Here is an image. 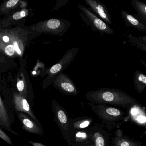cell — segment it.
<instances>
[{
	"label": "cell",
	"instance_id": "obj_13",
	"mask_svg": "<svg viewBox=\"0 0 146 146\" xmlns=\"http://www.w3.org/2000/svg\"><path fill=\"white\" fill-rule=\"evenodd\" d=\"M85 2L100 17L111 25L112 20L108 9L104 4L98 0H85Z\"/></svg>",
	"mask_w": 146,
	"mask_h": 146
},
{
	"label": "cell",
	"instance_id": "obj_1",
	"mask_svg": "<svg viewBox=\"0 0 146 146\" xmlns=\"http://www.w3.org/2000/svg\"><path fill=\"white\" fill-rule=\"evenodd\" d=\"M86 98L93 103L111 105L127 109L139 103L127 93L115 88H102L88 92Z\"/></svg>",
	"mask_w": 146,
	"mask_h": 146
},
{
	"label": "cell",
	"instance_id": "obj_24",
	"mask_svg": "<svg viewBox=\"0 0 146 146\" xmlns=\"http://www.w3.org/2000/svg\"><path fill=\"white\" fill-rule=\"evenodd\" d=\"M13 45H14L15 51L17 52V54L19 55H22V51H21V49L20 48L19 43H18V42L17 41H14L13 42Z\"/></svg>",
	"mask_w": 146,
	"mask_h": 146
},
{
	"label": "cell",
	"instance_id": "obj_20",
	"mask_svg": "<svg viewBox=\"0 0 146 146\" xmlns=\"http://www.w3.org/2000/svg\"><path fill=\"white\" fill-rule=\"evenodd\" d=\"M126 34L128 40L132 45L141 51L146 52V44L140 40L137 37H135L130 33L128 32Z\"/></svg>",
	"mask_w": 146,
	"mask_h": 146
},
{
	"label": "cell",
	"instance_id": "obj_2",
	"mask_svg": "<svg viewBox=\"0 0 146 146\" xmlns=\"http://www.w3.org/2000/svg\"><path fill=\"white\" fill-rule=\"evenodd\" d=\"M97 116L102 121V125L108 131L119 129L123 123L127 121L126 115L123 111L104 104L88 103Z\"/></svg>",
	"mask_w": 146,
	"mask_h": 146
},
{
	"label": "cell",
	"instance_id": "obj_31",
	"mask_svg": "<svg viewBox=\"0 0 146 146\" xmlns=\"http://www.w3.org/2000/svg\"><path fill=\"white\" fill-rule=\"evenodd\" d=\"M146 129V127L145 128Z\"/></svg>",
	"mask_w": 146,
	"mask_h": 146
},
{
	"label": "cell",
	"instance_id": "obj_4",
	"mask_svg": "<svg viewBox=\"0 0 146 146\" xmlns=\"http://www.w3.org/2000/svg\"><path fill=\"white\" fill-rule=\"evenodd\" d=\"M79 50V48H74L67 51L63 57L57 63L46 70L47 77L43 81L44 90L47 89L55 78L66 68L77 55Z\"/></svg>",
	"mask_w": 146,
	"mask_h": 146
},
{
	"label": "cell",
	"instance_id": "obj_29",
	"mask_svg": "<svg viewBox=\"0 0 146 146\" xmlns=\"http://www.w3.org/2000/svg\"><path fill=\"white\" fill-rule=\"evenodd\" d=\"M145 67L146 69V61H145V60H143V59H141L139 61Z\"/></svg>",
	"mask_w": 146,
	"mask_h": 146
},
{
	"label": "cell",
	"instance_id": "obj_17",
	"mask_svg": "<svg viewBox=\"0 0 146 146\" xmlns=\"http://www.w3.org/2000/svg\"><path fill=\"white\" fill-rule=\"evenodd\" d=\"M131 4L134 9L137 12L133 15L146 23V3L140 0H132Z\"/></svg>",
	"mask_w": 146,
	"mask_h": 146
},
{
	"label": "cell",
	"instance_id": "obj_6",
	"mask_svg": "<svg viewBox=\"0 0 146 146\" xmlns=\"http://www.w3.org/2000/svg\"><path fill=\"white\" fill-rule=\"evenodd\" d=\"M91 136L84 146H111L109 131L98 122L90 127Z\"/></svg>",
	"mask_w": 146,
	"mask_h": 146
},
{
	"label": "cell",
	"instance_id": "obj_9",
	"mask_svg": "<svg viewBox=\"0 0 146 146\" xmlns=\"http://www.w3.org/2000/svg\"><path fill=\"white\" fill-rule=\"evenodd\" d=\"M127 121L139 127H146V110L139 103L134 104L127 109Z\"/></svg>",
	"mask_w": 146,
	"mask_h": 146
},
{
	"label": "cell",
	"instance_id": "obj_12",
	"mask_svg": "<svg viewBox=\"0 0 146 146\" xmlns=\"http://www.w3.org/2000/svg\"><path fill=\"white\" fill-rule=\"evenodd\" d=\"M111 146H146L141 142L135 141L127 135L124 134L123 131L117 129L110 139Z\"/></svg>",
	"mask_w": 146,
	"mask_h": 146
},
{
	"label": "cell",
	"instance_id": "obj_3",
	"mask_svg": "<svg viewBox=\"0 0 146 146\" xmlns=\"http://www.w3.org/2000/svg\"><path fill=\"white\" fill-rule=\"evenodd\" d=\"M52 110L55 121L59 127L62 135L69 146H74V132L72 126V119L68 115L66 111L55 100L52 101Z\"/></svg>",
	"mask_w": 146,
	"mask_h": 146
},
{
	"label": "cell",
	"instance_id": "obj_5",
	"mask_svg": "<svg viewBox=\"0 0 146 146\" xmlns=\"http://www.w3.org/2000/svg\"><path fill=\"white\" fill-rule=\"evenodd\" d=\"M69 21L60 19H51L35 24L33 29L43 33L62 36L70 27Z\"/></svg>",
	"mask_w": 146,
	"mask_h": 146
},
{
	"label": "cell",
	"instance_id": "obj_19",
	"mask_svg": "<svg viewBox=\"0 0 146 146\" xmlns=\"http://www.w3.org/2000/svg\"><path fill=\"white\" fill-rule=\"evenodd\" d=\"M133 81L137 92L142 93L146 88V75L141 71L137 70L135 73Z\"/></svg>",
	"mask_w": 146,
	"mask_h": 146
},
{
	"label": "cell",
	"instance_id": "obj_30",
	"mask_svg": "<svg viewBox=\"0 0 146 146\" xmlns=\"http://www.w3.org/2000/svg\"><path fill=\"white\" fill-rule=\"evenodd\" d=\"M24 146H28L26 145H24Z\"/></svg>",
	"mask_w": 146,
	"mask_h": 146
},
{
	"label": "cell",
	"instance_id": "obj_27",
	"mask_svg": "<svg viewBox=\"0 0 146 146\" xmlns=\"http://www.w3.org/2000/svg\"><path fill=\"white\" fill-rule=\"evenodd\" d=\"M138 38L141 41L146 44V36H140V37H138Z\"/></svg>",
	"mask_w": 146,
	"mask_h": 146
},
{
	"label": "cell",
	"instance_id": "obj_11",
	"mask_svg": "<svg viewBox=\"0 0 146 146\" xmlns=\"http://www.w3.org/2000/svg\"><path fill=\"white\" fill-rule=\"evenodd\" d=\"M12 96L14 113L15 112H21L25 113L39 125H41L40 122L33 113V111L32 109V106L30 103L25 97L21 96L17 92H15Z\"/></svg>",
	"mask_w": 146,
	"mask_h": 146
},
{
	"label": "cell",
	"instance_id": "obj_28",
	"mask_svg": "<svg viewBox=\"0 0 146 146\" xmlns=\"http://www.w3.org/2000/svg\"><path fill=\"white\" fill-rule=\"evenodd\" d=\"M2 39L3 41H4V42H5V43H7L9 40V38L7 36H3L2 37Z\"/></svg>",
	"mask_w": 146,
	"mask_h": 146
},
{
	"label": "cell",
	"instance_id": "obj_22",
	"mask_svg": "<svg viewBox=\"0 0 146 146\" xmlns=\"http://www.w3.org/2000/svg\"><path fill=\"white\" fill-rule=\"evenodd\" d=\"M4 51H5L6 55L9 56L13 55L14 54H15V51L14 45L12 44L7 45L5 47Z\"/></svg>",
	"mask_w": 146,
	"mask_h": 146
},
{
	"label": "cell",
	"instance_id": "obj_25",
	"mask_svg": "<svg viewBox=\"0 0 146 146\" xmlns=\"http://www.w3.org/2000/svg\"><path fill=\"white\" fill-rule=\"evenodd\" d=\"M19 0H10L7 2L6 7L7 8L14 7L19 2Z\"/></svg>",
	"mask_w": 146,
	"mask_h": 146
},
{
	"label": "cell",
	"instance_id": "obj_23",
	"mask_svg": "<svg viewBox=\"0 0 146 146\" xmlns=\"http://www.w3.org/2000/svg\"><path fill=\"white\" fill-rule=\"evenodd\" d=\"M27 13L25 11L17 12L13 15V18L15 20H19L26 16Z\"/></svg>",
	"mask_w": 146,
	"mask_h": 146
},
{
	"label": "cell",
	"instance_id": "obj_10",
	"mask_svg": "<svg viewBox=\"0 0 146 146\" xmlns=\"http://www.w3.org/2000/svg\"><path fill=\"white\" fill-rule=\"evenodd\" d=\"M15 114L19 121L23 130L31 133L43 135L44 130L42 125H39L25 113L15 112Z\"/></svg>",
	"mask_w": 146,
	"mask_h": 146
},
{
	"label": "cell",
	"instance_id": "obj_26",
	"mask_svg": "<svg viewBox=\"0 0 146 146\" xmlns=\"http://www.w3.org/2000/svg\"><path fill=\"white\" fill-rule=\"evenodd\" d=\"M28 142L29 144H31L33 146H46L39 142H33L30 141H28Z\"/></svg>",
	"mask_w": 146,
	"mask_h": 146
},
{
	"label": "cell",
	"instance_id": "obj_14",
	"mask_svg": "<svg viewBox=\"0 0 146 146\" xmlns=\"http://www.w3.org/2000/svg\"><path fill=\"white\" fill-rule=\"evenodd\" d=\"M12 125L8 111L0 94V128L6 129L15 135L21 137L18 133L12 129Z\"/></svg>",
	"mask_w": 146,
	"mask_h": 146
},
{
	"label": "cell",
	"instance_id": "obj_7",
	"mask_svg": "<svg viewBox=\"0 0 146 146\" xmlns=\"http://www.w3.org/2000/svg\"><path fill=\"white\" fill-rule=\"evenodd\" d=\"M56 89L65 95L76 96L78 91L74 83L68 75L63 73L58 75L53 81Z\"/></svg>",
	"mask_w": 146,
	"mask_h": 146
},
{
	"label": "cell",
	"instance_id": "obj_18",
	"mask_svg": "<svg viewBox=\"0 0 146 146\" xmlns=\"http://www.w3.org/2000/svg\"><path fill=\"white\" fill-rule=\"evenodd\" d=\"M93 121V119L91 117L86 116L72 119V126L74 132L89 127Z\"/></svg>",
	"mask_w": 146,
	"mask_h": 146
},
{
	"label": "cell",
	"instance_id": "obj_21",
	"mask_svg": "<svg viewBox=\"0 0 146 146\" xmlns=\"http://www.w3.org/2000/svg\"><path fill=\"white\" fill-rule=\"evenodd\" d=\"M0 138L10 145H13V142L9 136L0 128Z\"/></svg>",
	"mask_w": 146,
	"mask_h": 146
},
{
	"label": "cell",
	"instance_id": "obj_16",
	"mask_svg": "<svg viewBox=\"0 0 146 146\" xmlns=\"http://www.w3.org/2000/svg\"><path fill=\"white\" fill-rule=\"evenodd\" d=\"M90 136V127L85 129L75 131L74 135V146H85L89 141Z\"/></svg>",
	"mask_w": 146,
	"mask_h": 146
},
{
	"label": "cell",
	"instance_id": "obj_15",
	"mask_svg": "<svg viewBox=\"0 0 146 146\" xmlns=\"http://www.w3.org/2000/svg\"><path fill=\"white\" fill-rule=\"evenodd\" d=\"M121 15L125 25L131 27L141 32L146 33V23L135 18L127 10L121 12Z\"/></svg>",
	"mask_w": 146,
	"mask_h": 146
},
{
	"label": "cell",
	"instance_id": "obj_8",
	"mask_svg": "<svg viewBox=\"0 0 146 146\" xmlns=\"http://www.w3.org/2000/svg\"><path fill=\"white\" fill-rule=\"evenodd\" d=\"M78 7L98 31L108 35L113 34L114 32L112 28L103 20L100 19L99 17L96 16L89 9L81 4L78 5Z\"/></svg>",
	"mask_w": 146,
	"mask_h": 146
}]
</instances>
